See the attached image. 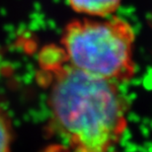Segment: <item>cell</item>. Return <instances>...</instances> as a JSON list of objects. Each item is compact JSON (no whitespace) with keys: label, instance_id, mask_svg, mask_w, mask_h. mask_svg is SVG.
<instances>
[{"label":"cell","instance_id":"cell-4","mask_svg":"<svg viewBox=\"0 0 152 152\" xmlns=\"http://www.w3.org/2000/svg\"><path fill=\"white\" fill-rule=\"evenodd\" d=\"M11 132L8 118L0 110V152H10Z\"/></svg>","mask_w":152,"mask_h":152},{"label":"cell","instance_id":"cell-1","mask_svg":"<svg viewBox=\"0 0 152 152\" xmlns=\"http://www.w3.org/2000/svg\"><path fill=\"white\" fill-rule=\"evenodd\" d=\"M38 82L48 92L65 152H109L126 129V104L118 84L74 67L61 48L39 56Z\"/></svg>","mask_w":152,"mask_h":152},{"label":"cell","instance_id":"cell-2","mask_svg":"<svg viewBox=\"0 0 152 152\" xmlns=\"http://www.w3.org/2000/svg\"><path fill=\"white\" fill-rule=\"evenodd\" d=\"M133 44L132 27L117 16L73 20L61 39V48L74 67L117 84L135 74Z\"/></svg>","mask_w":152,"mask_h":152},{"label":"cell","instance_id":"cell-5","mask_svg":"<svg viewBox=\"0 0 152 152\" xmlns=\"http://www.w3.org/2000/svg\"><path fill=\"white\" fill-rule=\"evenodd\" d=\"M47 152H65V149L63 146H56V147H50Z\"/></svg>","mask_w":152,"mask_h":152},{"label":"cell","instance_id":"cell-3","mask_svg":"<svg viewBox=\"0 0 152 152\" xmlns=\"http://www.w3.org/2000/svg\"><path fill=\"white\" fill-rule=\"evenodd\" d=\"M121 0H68L75 12L85 16L106 18L113 16Z\"/></svg>","mask_w":152,"mask_h":152}]
</instances>
